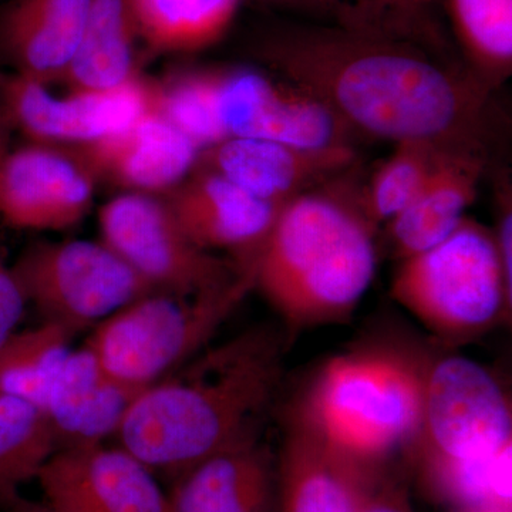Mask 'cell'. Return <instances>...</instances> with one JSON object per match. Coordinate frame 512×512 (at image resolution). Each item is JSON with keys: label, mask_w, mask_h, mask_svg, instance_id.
<instances>
[{"label": "cell", "mask_w": 512, "mask_h": 512, "mask_svg": "<svg viewBox=\"0 0 512 512\" xmlns=\"http://www.w3.org/2000/svg\"><path fill=\"white\" fill-rule=\"evenodd\" d=\"M373 473L375 470H359L357 512H413L397 488L379 483Z\"/></svg>", "instance_id": "cell-29"}, {"label": "cell", "mask_w": 512, "mask_h": 512, "mask_svg": "<svg viewBox=\"0 0 512 512\" xmlns=\"http://www.w3.org/2000/svg\"><path fill=\"white\" fill-rule=\"evenodd\" d=\"M419 436L433 466L491 460L511 447L510 400L476 360L443 357L423 376Z\"/></svg>", "instance_id": "cell-10"}, {"label": "cell", "mask_w": 512, "mask_h": 512, "mask_svg": "<svg viewBox=\"0 0 512 512\" xmlns=\"http://www.w3.org/2000/svg\"><path fill=\"white\" fill-rule=\"evenodd\" d=\"M138 40L130 0H93L82 39L60 82L70 92H107L136 82Z\"/></svg>", "instance_id": "cell-22"}, {"label": "cell", "mask_w": 512, "mask_h": 512, "mask_svg": "<svg viewBox=\"0 0 512 512\" xmlns=\"http://www.w3.org/2000/svg\"><path fill=\"white\" fill-rule=\"evenodd\" d=\"M96 180L69 148L36 144L0 161V218L26 231H64L83 221Z\"/></svg>", "instance_id": "cell-12"}, {"label": "cell", "mask_w": 512, "mask_h": 512, "mask_svg": "<svg viewBox=\"0 0 512 512\" xmlns=\"http://www.w3.org/2000/svg\"><path fill=\"white\" fill-rule=\"evenodd\" d=\"M10 268L43 322L72 336L156 292L101 241L33 242Z\"/></svg>", "instance_id": "cell-8"}, {"label": "cell", "mask_w": 512, "mask_h": 512, "mask_svg": "<svg viewBox=\"0 0 512 512\" xmlns=\"http://www.w3.org/2000/svg\"><path fill=\"white\" fill-rule=\"evenodd\" d=\"M444 150L427 141L394 144L393 153L363 185V208L375 227L387 224L416 197L436 170Z\"/></svg>", "instance_id": "cell-28"}, {"label": "cell", "mask_w": 512, "mask_h": 512, "mask_svg": "<svg viewBox=\"0 0 512 512\" xmlns=\"http://www.w3.org/2000/svg\"><path fill=\"white\" fill-rule=\"evenodd\" d=\"M170 512H276V463L261 436L185 471L167 493Z\"/></svg>", "instance_id": "cell-19"}, {"label": "cell", "mask_w": 512, "mask_h": 512, "mask_svg": "<svg viewBox=\"0 0 512 512\" xmlns=\"http://www.w3.org/2000/svg\"><path fill=\"white\" fill-rule=\"evenodd\" d=\"M251 289L254 274L200 295L147 293L94 326L84 346L114 379L146 389L207 348Z\"/></svg>", "instance_id": "cell-5"}, {"label": "cell", "mask_w": 512, "mask_h": 512, "mask_svg": "<svg viewBox=\"0 0 512 512\" xmlns=\"http://www.w3.org/2000/svg\"><path fill=\"white\" fill-rule=\"evenodd\" d=\"M336 2L342 28L413 43L444 62L464 67L448 29L444 0Z\"/></svg>", "instance_id": "cell-24"}, {"label": "cell", "mask_w": 512, "mask_h": 512, "mask_svg": "<svg viewBox=\"0 0 512 512\" xmlns=\"http://www.w3.org/2000/svg\"><path fill=\"white\" fill-rule=\"evenodd\" d=\"M212 146L259 138L305 148L355 147L357 137L319 100L269 70H191Z\"/></svg>", "instance_id": "cell-7"}, {"label": "cell", "mask_w": 512, "mask_h": 512, "mask_svg": "<svg viewBox=\"0 0 512 512\" xmlns=\"http://www.w3.org/2000/svg\"><path fill=\"white\" fill-rule=\"evenodd\" d=\"M444 12L461 62L493 94L512 73V0H444Z\"/></svg>", "instance_id": "cell-23"}, {"label": "cell", "mask_w": 512, "mask_h": 512, "mask_svg": "<svg viewBox=\"0 0 512 512\" xmlns=\"http://www.w3.org/2000/svg\"><path fill=\"white\" fill-rule=\"evenodd\" d=\"M99 225L101 242L156 291L200 295L252 274L192 244L160 195H116L100 208Z\"/></svg>", "instance_id": "cell-9"}, {"label": "cell", "mask_w": 512, "mask_h": 512, "mask_svg": "<svg viewBox=\"0 0 512 512\" xmlns=\"http://www.w3.org/2000/svg\"><path fill=\"white\" fill-rule=\"evenodd\" d=\"M64 147L82 161L96 183L154 195L185 180L201 151L183 131L151 109L110 136Z\"/></svg>", "instance_id": "cell-16"}, {"label": "cell", "mask_w": 512, "mask_h": 512, "mask_svg": "<svg viewBox=\"0 0 512 512\" xmlns=\"http://www.w3.org/2000/svg\"><path fill=\"white\" fill-rule=\"evenodd\" d=\"M355 147L305 148L229 138L198 154L195 168L221 175L259 200L285 205L356 167Z\"/></svg>", "instance_id": "cell-15"}, {"label": "cell", "mask_w": 512, "mask_h": 512, "mask_svg": "<svg viewBox=\"0 0 512 512\" xmlns=\"http://www.w3.org/2000/svg\"><path fill=\"white\" fill-rule=\"evenodd\" d=\"M350 171L285 204L256 258L254 288L289 332L348 318L375 278L377 228Z\"/></svg>", "instance_id": "cell-3"}, {"label": "cell", "mask_w": 512, "mask_h": 512, "mask_svg": "<svg viewBox=\"0 0 512 512\" xmlns=\"http://www.w3.org/2000/svg\"><path fill=\"white\" fill-rule=\"evenodd\" d=\"M488 156L468 151L444 154L429 181L387 222L394 255L403 261L446 241L474 204Z\"/></svg>", "instance_id": "cell-20"}, {"label": "cell", "mask_w": 512, "mask_h": 512, "mask_svg": "<svg viewBox=\"0 0 512 512\" xmlns=\"http://www.w3.org/2000/svg\"><path fill=\"white\" fill-rule=\"evenodd\" d=\"M357 490L359 468L293 416L276 463V512H357Z\"/></svg>", "instance_id": "cell-21"}, {"label": "cell", "mask_w": 512, "mask_h": 512, "mask_svg": "<svg viewBox=\"0 0 512 512\" xmlns=\"http://www.w3.org/2000/svg\"><path fill=\"white\" fill-rule=\"evenodd\" d=\"M5 512H63L59 508L53 507L52 504L47 501H33L29 498L19 495L12 504L6 508Z\"/></svg>", "instance_id": "cell-32"}, {"label": "cell", "mask_w": 512, "mask_h": 512, "mask_svg": "<svg viewBox=\"0 0 512 512\" xmlns=\"http://www.w3.org/2000/svg\"><path fill=\"white\" fill-rule=\"evenodd\" d=\"M12 126H10L8 117H6L5 111L0 106V161L10 151V133H12Z\"/></svg>", "instance_id": "cell-33"}, {"label": "cell", "mask_w": 512, "mask_h": 512, "mask_svg": "<svg viewBox=\"0 0 512 512\" xmlns=\"http://www.w3.org/2000/svg\"><path fill=\"white\" fill-rule=\"evenodd\" d=\"M423 376L384 353H355L326 362L296 416L336 456L377 468L419 437Z\"/></svg>", "instance_id": "cell-4"}, {"label": "cell", "mask_w": 512, "mask_h": 512, "mask_svg": "<svg viewBox=\"0 0 512 512\" xmlns=\"http://www.w3.org/2000/svg\"><path fill=\"white\" fill-rule=\"evenodd\" d=\"M37 481L63 512H170L157 477L119 444L57 451Z\"/></svg>", "instance_id": "cell-14"}, {"label": "cell", "mask_w": 512, "mask_h": 512, "mask_svg": "<svg viewBox=\"0 0 512 512\" xmlns=\"http://www.w3.org/2000/svg\"><path fill=\"white\" fill-rule=\"evenodd\" d=\"M276 8L288 10L309 22L340 26V9L336 0H262Z\"/></svg>", "instance_id": "cell-31"}, {"label": "cell", "mask_w": 512, "mask_h": 512, "mask_svg": "<svg viewBox=\"0 0 512 512\" xmlns=\"http://www.w3.org/2000/svg\"><path fill=\"white\" fill-rule=\"evenodd\" d=\"M392 296L440 338L490 329L512 305L493 229L466 217L446 241L400 262Z\"/></svg>", "instance_id": "cell-6"}, {"label": "cell", "mask_w": 512, "mask_h": 512, "mask_svg": "<svg viewBox=\"0 0 512 512\" xmlns=\"http://www.w3.org/2000/svg\"><path fill=\"white\" fill-rule=\"evenodd\" d=\"M25 295L13 275L12 268L0 255V349L16 332L25 315Z\"/></svg>", "instance_id": "cell-30"}, {"label": "cell", "mask_w": 512, "mask_h": 512, "mask_svg": "<svg viewBox=\"0 0 512 512\" xmlns=\"http://www.w3.org/2000/svg\"><path fill=\"white\" fill-rule=\"evenodd\" d=\"M239 0H130L138 36L154 52H192L218 42Z\"/></svg>", "instance_id": "cell-25"}, {"label": "cell", "mask_w": 512, "mask_h": 512, "mask_svg": "<svg viewBox=\"0 0 512 512\" xmlns=\"http://www.w3.org/2000/svg\"><path fill=\"white\" fill-rule=\"evenodd\" d=\"M160 197L192 244L211 254L228 252L235 265L252 274L284 208L200 168Z\"/></svg>", "instance_id": "cell-13"}, {"label": "cell", "mask_w": 512, "mask_h": 512, "mask_svg": "<svg viewBox=\"0 0 512 512\" xmlns=\"http://www.w3.org/2000/svg\"><path fill=\"white\" fill-rule=\"evenodd\" d=\"M72 339L66 330L46 322L13 333L0 349V393L42 409L60 366L72 352Z\"/></svg>", "instance_id": "cell-27"}, {"label": "cell", "mask_w": 512, "mask_h": 512, "mask_svg": "<svg viewBox=\"0 0 512 512\" xmlns=\"http://www.w3.org/2000/svg\"><path fill=\"white\" fill-rule=\"evenodd\" d=\"M56 451L43 410L0 393V511L22 495L23 485L37 480Z\"/></svg>", "instance_id": "cell-26"}, {"label": "cell", "mask_w": 512, "mask_h": 512, "mask_svg": "<svg viewBox=\"0 0 512 512\" xmlns=\"http://www.w3.org/2000/svg\"><path fill=\"white\" fill-rule=\"evenodd\" d=\"M284 340L255 326L205 348L137 394L116 440L173 483L215 454L261 436L281 382Z\"/></svg>", "instance_id": "cell-2"}, {"label": "cell", "mask_w": 512, "mask_h": 512, "mask_svg": "<svg viewBox=\"0 0 512 512\" xmlns=\"http://www.w3.org/2000/svg\"><path fill=\"white\" fill-rule=\"evenodd\" d=\"M0 106L10 126L33 143L80 146L116 133L150 109V90L138 79L107 92L56 97L45 84L0 72Z\"/></svg>", "instance_id": "cell-11"}, {"label": "cell", "mask_w": 512, "mask_h": 512, "mask_svg": "<svg viewBox=\"0 0 512 512\" xmlns=\"http://www.w3.org/2000/svg\"><path fill=\"white\" fill-rule=\"evenodd\" d=\"M140 392L110 376L86 346L72 350L60 366L42 407L57 451L116 439Z\"/></svg>", "instance_id": "cell-17"}, {"label": "cell", "mask_w": 512, "mask_h": 512, "mask_svg": "<svg viewBox=\"0 0 512 512\" xmlns=\"http://www.w3.org/2000/svg\"><path fill=\"white\" fill-rule=\"evenodd\" d=\"M93 0H10L0 9V63L37 83L60 82Z\"/></svg>", "instance_id": "cell-18"}, {"label": "cell", "mask_w": 512, "mask_h": 512, "mask_svg": "<svg viewBox=\"0 0 512 512\" xmlns=\"http://www.w3.org/2000/svg\"><path fill=\"white\" fill-rule=\"evenodd\" d=\"M252 55L328 107L357 138L490 153L493 94L464 67L413 43L281 20L259 33Z\"/></svg>", "instance_id": "cell-1"}]
</instances>
